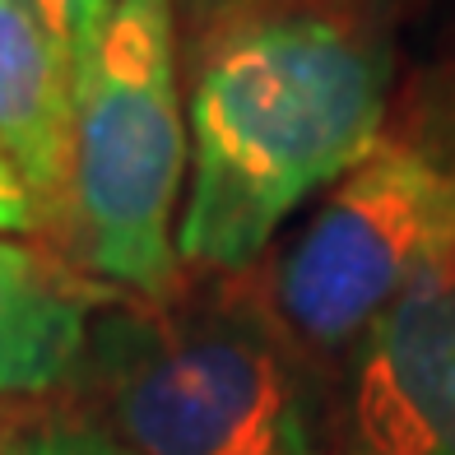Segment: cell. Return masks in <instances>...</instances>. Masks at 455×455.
<instances>
[{
	"mask_svg": "<svg viewBox=\"0 0 455 455\" xmlns=\"http://www.w3.org/2000/svg\"><path fill=\"white\" fill-rule=\"evenodd\" d=\"M181 56L177 265L246 275L307 200L381 149L390 33L371 0H204Z\"/></svg>",
	"mask_w": 455,
	"mask_h": 455,
	"instance_id": "1",
	"label": "cell"
},
{
	"mask_svg": "<svg viewBox=\"0 0 455 455\" xmlns=\"http://www.w3.org/2000/svg\"><path fill=\"white\" fill-rule=\"evenodd\" d=\"M89 339L126 455H321L307 354L270 307L228 293L112 316Z\"/></svg>",
	"mask_w": 455,
	"mask_h": 455,
	"instance_id": "2",
	"label": "cell"
},
{
	"mask_svg": "<svg viewBox=\"0 0 455 455\" xmlns=\"http://www.w3.org/2000/svg\"><path fill=\"white\" fill-rule=\"evenodd\" d=\"M186 158L177 0H112L75 93V246L93 283L149 307L177 293Z\"/></svg>",
	"mask_w": 455,
	"mask_h": 455,
	"instance_id": "3",
	"label": "cell"
},
{
	"mask_svg": "<svg viewBox=\"0 0 455 455\" xmlns=\"http://www.w3.org/2000/svg\"><path fill=\"white\" fill-rule=\"evenodd\" d=\"M455 265V168L381 144L279 256L270 312L302 354H344L381 307Z\"/></svg>",
	"mask_w": 455,
	"mask_h": 455,
	"instance_id": "4",
	"label": "cell"
},
{
	"mask_svg": "<svg viewBox=\"0 0 455 455\" xmlns=\"http://www.w3.org/2000/svg\"><path fill=\"white\" fill-rule=\"evenodd\" d=\"M339 455H455V265L400 288L344 348Z\"/></svg>",
	"mask_w": 455,
	"mask_h": 455,
	"instance_id": "5",
	"label": "cell"
},
{
	"mask_svg": "<svg viewBox=\"0 0 455 455\" xmlns=\"http://www.w3.org/2000/svg\"><path fill=\"white\" fill-rule=\"evenodd\" d=\"M0 154L43 228L75 237V89L37 14L0 0Z\"/></svg>",
	"mask_w": 455,
	"mask_h": 455,
	"instance_id": "6",
	"label": "cell"
},
{
	"mask_svg": "<svg viewBox=\"0 0 455 455\" xmlns=\"http://www.w3.org/2000/svg\"><path fill=\"white\" fill-rule=\"evenodd\" d=\"M93 283L0 233V400L56 390L89 354Z\"/></svg>",
	"mask_w": 455,
	"mask_h": 455,
	"instance_id": "7",
	"label": "cell"
},
{
	"mask_svg": "<svg viewBox=\"0 0 455 455\" xmlns=\"http://www.w3.org/2000/svg\"><path fill=\"white\" fill-rule=\"evenodd\" d=\"M37 24L47 28V37L56 43L60 60H66V75H70V89L79 93L89 75V60L98 52V37L102 24L112 14V0H28Z\"/></svg>",
	"mask_w": 455,
	"mask_h": 455,
	"instance_id": "8",
	"label": "cell"
},
{
	"mask_svg": "<svg viewBox=\"0 0 455 455\" xmlns=\"http://www.w3.org/2000/svg\"><path fill=\"white\" fill-rule=\"evenodd\" d=\"M5 455H126L108 432L93 427H37L5 446Z\"/></svg>",
	"mask_w": 455,
	"mask_h": 455,
	"instance_id": "9",
	"label": "cell"
},
{
	"mask_svg": "<svg viewBox=\"0 0 455 455\" xmlns=\"http://www.w3.org/2000/svg\"><path fill=\"white\" fill-rule=\"evenodd\" d=\"M0 233H43V219H37L33 200L24 191V181L14 177V168L0 154Z\"/></svg>",
	"mask_w": 455,
	"mask_h": 455,
	"instance_id": "10",
	"label": "cell"
},
{
	"mask_svg": "<svg viewBox=\"0 0 455 455\" xmlns=\"http://www.w3.org/2000/svg\"><path fill=\"white\" fill-rule=\"evenodd\" d=\"M14 5H24V10H33V5H28V0H14Z\"/></svg>",
	"mask_w": 455,
	"mask_h": 455,
	"instance_id": "11",
	"label": "cell"
}]
</instances>
